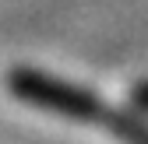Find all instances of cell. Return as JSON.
Returning <instances> with one entry per match:
<instances>
[{"instance_id":"1","label":"cell","mask_w":148,"mask_h":144,"mask_svg":"<svg viewBox=\"0 0 148 144\" xmlns=\"http://www.w3.org/2000/svg\"><path fill=\"white\" fill-rule=\"evenodd\" d=\"M4 84L11 98H18L21 105H32V109H42L74 123H88L123 144H148V123H141L138 116L116 109V105H106L88 88H78L64 77H53L35 67H11L4 74Z\"/></svg>"},{"instance_id":"2","label":"cell","mask_w":148,"mask_h":144,"mask_svg":"<svg viewBox=\"0 0 148 144\" xmlns=\"http://www.w3.org/2000/svg\"><path fill=\"white\" fill-rule=\"evenodd\" d=\"M134 98H138V102L145 105V109H148V81H141V84L134 88Z\"/></svg>"}]
</instances>
